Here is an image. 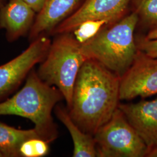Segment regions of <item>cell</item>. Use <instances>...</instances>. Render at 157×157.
<instances>
[{"label": "cell", "instance_id": "obj_12", "mask_svg": "<svg viewBox=\"0 0 157 157\" xmlns=\"http://www.w3.org/2000/svg\"><path fill=\"white\" fill-rule=\"evenodd\" d=\"M57 118L64 124L72 137L73 157H97L94 136L86 133L74 122L67 108L59 103L54 109Z\"/></svg>", "mask_w": 157, "mask_h": 157}, {"label": "cell", "instance_id": "obj_20", "mask_svg": "<svg viewBox=\"0 0 157 157\" xmlns=\"http://www.w3.org/2000/svg\"><path fill=\"white\" fill-rule=\"evenodd\" d=\"M146 157H157V146L148 149Z\"/></svg>", "mask_w": 157, "mask_h": 157}, {"label": "cell", "instance_id": "obj_11", "mask_svg": "<svg viewBox=\"0 0 157 157\" xmlns=\"http://www.w3.org/2000/svg\"><path fill=\"white\" fill-rule=\"evenodd\" d=\"M80 0H46L41 11L35 18L29 33L32 42L45 34L51 33L54 29L72 13Z\"/></svg>", "mask_w": 157, "mask_h": 157}, {"label": "cell", "instance_id": "obj_22", "mask_svg": "<svg viewBox=\"0 0 157 157\" xmlns=\"http://www.w3.org/2000/svg\"><path fill=\"white\" fill-rule=\"evenodd\" d=\"M0 157H2V155H1V154H0Z\"/></svg>", "mask_w": 157, "mask_h": 157}, {"label": "cell", "instance_id": "obj_9", "mask_svg": "<svg viewBox=\"0 0 157 157\" xmlns=\"http://www.w3.org/2000/svg\"><path fill=\"white\" fill-rule=\"evenodd\" d=\"M118 108L144 142L148 150L157 146V98L151 101L119 104Z\"/></svg>", "mask_w": 157, "mask_h": 157}, {"label": "cell", "instance_id": "obj_14", "mask_svg": "<svg viewBox=\"0 0 157 157\" xmlns=\"http://www.w3.org/2000/svg\"><path fill=\"white\" fill-rule=\"evenodd\" d=\"M112 24L107 19L89 20L82 23L72 34L78 43L83 44L93 38L102 29Z\"/></svg>", "mask_w": 157, "mask_h": 157}, {"label": "cell", "instance_id": "obj_4", "mask_svg": "<svg viewBox=\"0 0 157 157\" xmlns=\"http://www.w3.org/2000/svg\"><path fill=\"white\" fill-rule=\"evenodd\" d=\"M56 35L37 73L41 80L62 93L68 109L72 105L73 87L79 71L88 59L72 33Z\"/></svg>", "mask_w": 157, "mask_h": 157}, {"label": "cell", "instance_id": "obj_18", "mask_svg": "<svg viewBox=\"0 0 157 157\" xmlns=\"http://www.w3.org/2000/svg\"><path fill=\"white\" fill-rule=\"evenodd\" d=\"M28 4L37 14L41 11L46 0H22Z\"/></svg>", "mask_w": 157, "mask_h": 157}, {"label": "cell", "instance_id": "obj_1", "mask_svg": "<svg viewBox=\"0 0 157 157\" xmlns=\"http://www.w3.org/2000/svg\"><path fill=\"white\" fill-rule=\"evenodd\" d=\"M120 77L97 61L87 59L78 72L68 109L74 122L94 136L119 105Z\"/></svg>", "mask_w": 157, "mask_h": 157}, {"label": "cell", "instance_id": "obj_15", "mask_svg": "<svg viewBox=\"0 0 157 157\" xmlns=\"http://www.w3.org/2000/svg\"><path fill=\"white\" fill-rule=\"evenodd\" d=\"M139 21L150 29L157 26V0H133Z\"/></svg>", "mask_w": 157, "mask_h": 157}, {"label": "cell", "instance_id": "obj_3", "mask_svg": "<svg viewBox=\"0 0 157 157\" xmlns=\"http://www.w3.org/2000/svg\"><path fill=\"white\" fill-rule=\"evenodd\" d=\"M139 17L133 12L107 26L93 38L81 44L87 59H92L117 74L120 78L133 62L137 47L134 32Z\"/></svg>", "mask_w": 157, "mask_h": 157}, {"label": "cell", "instance_id": "obj_21", "mask_svg": "<svg viewBox=\"0 0 157 157\" xmlns=\"http://www.w3.org/2000/svg\"><path fill=\"white\" fill-rule=\"evenodd\" d=\"M6 0H0V8L2 7L5 3H6Z\"/></svg>", "mask_w": 157, "mask_h": 157}, {"label": "cell", "instance_id": "obj_17", "mask_svg": "<svg viewBox=\"0 0 157 157\" xmlns=\"http://www.w3.org/2000/svg\"><path fill=\"white\" fill-rule=\"evenodd\" d=\"M136 43L137 49L150 56L157 58V40H148L144 36H141L136 39Z\"/></svg>", "mask_w": 157, "mask_h": 157}, {"label": "cell", "instance_id": "obj_8", "mask_svg": "<svg viewBox=\"0 0 157 157\" xmlns=\"http://www.w3.org/2000/svg\"><path fill=\"white\" fill-rule=\"evenodd\" d=\"M131 0H85L77 10L59 23L51 34L72 33L82 23L107 19L112 23L122 17Z\"/></svg>", "mask_w": 157, "mask_h": 157}, {"label": "cell", "instance_id": "obj_10", "mask_svg": "<svg viewBox=\"0 0 157 157\" xmlns=\"http://www.w3.org/2000/svg\"><path fill=\"white\" fill-rule=\"evenodd\" d=\"M37 13L22 0H9L0 8V29L9 42L29 34Z\"/></svg>", "mask_w": 157, "mask_h": 157}, {"label": "cell", "instance_id": "obj_19", "mask_svg": "<svg viewBox=\"0 0 157 157\" xmlns=\"http://www.w3.org/2000/svg\"><path fill=\"white\" fill-rule=\"evenodd\" d=\"M146 39L155 41L157 40V26L150 29L148 33L144 36Z\"/></svg>", "mask_w": 157, "mask_h": 157}, {"label": "cell", "instance_id": "obj_2", "mask_svg": "<svg viewBox=\"0 0 157 157\" xmlns=\"http://www.w3.org/2000/svg\"><path fill=\"white\" fill-rule=\"evenodd\" d=\"M64 97L54 86L41 80L33 69L22 88L11 98L0 101V115H16L28 119L40 137L49 143L58 136L52 111Z\"/></svg>", "mask_w": 157, "mask_h": 157}, {"label": "cell", "instance_id": "obj_16", "mask_svg": "<svg viewBox=\"0 0 157 157\" xmlns=\"http://www.w3.org/2000/svg\"><path fill=\"white\" fill-rule=\"evenodd\" d=\"M49 143L40 137H34L24 141L20 147L21 157H43L50 151Z\"/></svg>", "mask_w": 157, "mask_h": 157}, {"label": "cell", "instance_id": "obj_7", "mask_svg": "<svg viewBox=\"0 0 157 157\" xmlns=\"http://www.w3.org/2000/svg\"><path fill=\"white\" fill-rule=\"evenodd\" d=\"M157 94V58L137 50L128 69L120 78L119 100Z\"/></svg>", "mask_w": 157, "mask_h": 157}, {"label": "cell", "instance_id": "obj_5", "mask_svg": "<svg viewBox=\"0 0 157 157\" xmlns=\"http://www.w3.org/2000/svg\"><path fill=\"white\" fill-rule=\"evenodd\" d=\"M94 136L98 157H146L148 148L118 108Z\"/></svg>", "mask_w": 157, "mask_h": 157}, {"label": "cell", "instance_id": "obj_6", "mask_svg": "<svg viewBox=\"0 0 157 157\" xmlns=\"http://www.w3.org/2000/svg\"><path fill=\"white\" fill-rule=\"evenodd\" d=\"M51 44L49 38L41 36L19 56L0 65V100L16 90L34 67L45 59Z\"/></svg>", "mask_w": 157, "mask_h": 157}, {"label": "cell", "instance_id": "obj_13", "mask_svg": "<svg viewBox=\"0 0 157 157\" xmlns=\"http://www.w3.org/2000/svg\"><path fill=\"white\" fill-rule=\"evenodd\" d=\"M34 137H40L34 128L17 129L0 121V154L2 157H21L19 150L22 144Z\"/></svg>", "mask_w": 157, "mask_h": 157}]
</instances>
